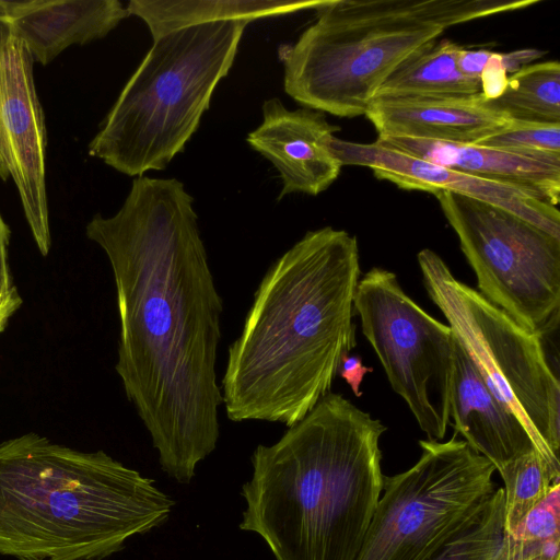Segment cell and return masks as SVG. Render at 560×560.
Returning <instances> with one entry per match:
<instances>
[{
    "label": "cell",
    "mask_w": 560,
    "mask_h": 560,
    "mask_svg": "<svg viewBox=\"0 0 560 560\" xmlns=\"http://www.w3.org/2000/svg\"><path fill=\"white\" fill-rule=\"evenodd\" d=\"M360 276L357 237L331 226L308 231L269 267L228 349L220 387L229 420L290 428L331 392L357 343Z\"/></svg>",
    "instance_id": "obj_2"
},
{
    "label": "cell",
    "mask_w": 560,
    "mask_h": 560,
    "mask_svg": "<svg viewBox=\"0 0 560 560\" xmlns=\"http://www.w3.org/2000/svg\"><path fill=\"white\" fill-rule=\"evenodd\" d=\"M425 290L485 383L523 424L536 450L560 470V383L542 336L521 327L456 279L432 249L417 255Z\"/></svg>",
    "instance_id": "obj_7"
},
{
    "label": "cell",
    "mask_w": 560,
    "mask_h": 560,
    "mask_svg": "<svg viewBox=\"0 0 560 560\" xmlns=\"http://www.w3.org/2000/svg\"><path fill=\"white\" fill-rule=\"evenodd\" d=\"M504 494L497 489L478 517L433 560H502Z\"/></svg>",
    "instance_id": "obj_23"
},
{
    "label": "cell",
    "mask_w": 560,
    "mask_h": 560,
    "mask_svg": "<svg viewBox=\"0 0 560 560\" xmlns=\"http://www.w3.org/2000/svg\"><path fill=\"white\" fill-rule=\"evenodd\" d=\"M560 485L516 529L504 533L502 560H560Z\"/></svg>",
    "instance_id": "obj_22"
},
{
    "label": "cell",
    "mask_w": 560,
    "mask_h": 560,
    "mask_svg": "<svg viewBox=\"0 0 560 560\" xmlns=\"http://www.w3.org/2000/svg\"><path fill=\"white\" fill-rule=\"evenodd\" d=\"M192 202L178 179L142 175L114 215L97 213L85 226L113 272L116 373L162 469L180 483L215 450L222 406L223 300Z\"/></svg>",
    "instance_id": "obj_1"
},
{
    "label": "cell",
    "mask_w": 560,
    "mask_h": 560,
    "mask_svg": "<svg viewBox=\"0 0 560 560\" xmlns=\"http://www.w3.org/2000/svg\"><path fill=\"white\" fill-rule=\"evenodd\" d=\"M22 298L15 287L8 293L0 295V332H2L11 316L22 305Z\"/></svg>",
    "instance_id": "obj_30"
},
{
    "label": "cell",
    "mask_w": 560,
    "mask_h": 560,
    "mask_svg": "<svg viewBox=\"0 0 560 560\" xmlns=\"http://www.w3.org/2000/svg\"><path fill=\"white\" fill-rule=\"evenodd\" d=\"M323 0H131L129 14L140 18L156 39L184 27L219 21H245L315 9Z\"/></svg>",
    "instance_id": "obj_19"
},
{
    "label": "cell",
    "mask_w": 560,
    "mask_h": 560,
    "mask_svg": "<svg viewBox=\"0 0 560 560\" xmlns=\"http://www.w3.org/2000/svg\"><path fill=\"white\" fill-rule=\"evenodd\" d=\"M34 62L0 2V176L12 178L35 244L46 256L51 246L47 131L34 81Z\"/></svg>",
    "instance_id": "obj_11"
},
{
    "label": "cell",
    "mask_w": 560,
    "mask_h": 560,
    "mask_svg": "<svg viewBox=\"0 0 560 560\" xmlns=\"http://www.w3.org/2000/svg\"><path fill=\"white\" fill-rule=\"evenodd\" d=\"M450 417L454 433H459L498 471L509 462L537 451L523 424L489 389L456 337Z\"/></svg>",
    "instance_id": "obj_16"
},
{
    "label": "cell",
    "mask_w": 560,
    "mask_h": 560,
    "mask_svg": "<svg viewBox=\"0 0 560 560\" xmlns=\"http://www.w3.org/2000/svg\"><path fill=\"white\" fill-rule=\"evenodd\" d=\"M337 129L322 112L290 110L277 97L264 102L262 122L246 141L278 170V200L295 192L316 196L337 179L341 164L330 148Z\"/></svg>",
    "instance_id": "obj_13"
},
{
    "label": "cell",
    "mask_w": 560,
    "mask_h": 560,
    "mask_svg": "<svg viewBox=\"0 0 560 560\" xmlns=\"http://www.w3.org/2000/svg\"><path fill=\"white\" fill-rule=\"evenodd\" d=\"M462 46L434 39L405 59L373 100L460 98L481 93L479 79L463 74L457 65Z\"/></svg>",
    "instance_id": "obj_18"
},
{
    "label": "cell",
    "mask_w": 560,
    "mask_h": 560,
    "mask_svg": "<svg viewBox=\"0 0 560 560\" xmlns=\"http://www.w3.org/2000/svg\"><path fill=\"white\" fill-rule=\"evenodd\" d=\"M539 0H323L278 56L284 91L305 108L352 118L410 55L450 27Z\"/></svg>",
    "instance_id": "obj_5"
},
{
    "label": "cell",
    "mask_w": 560,
    "mask_h": 560,
    "mask_svg": "<svg viewBox=\"0 0 560 560\" xmlns=\"http://www.w3.org/2000/svg\"><path fill=\"white\" fill-rule=\"evenodd\" d=\"M330 148L341 166H364L374 175L408 190H447L503 208L560 238V212L533 194L503 183L476 177L372 143L341 140Z\"/></svg>",
    "instance_id": "obj_12"
},
{
    "label": "cell",
    "mask_w": 560,
    "mask_h": 560,
    "mask_svg": "<svg viewBox=\"0 0 560 560\" xmlns=\"http://www.w3.org/2000/svg\"><path fill=\"white\" fill-rule=\"evenodd\" d=\"M174 501L103 451L25 433L0 442V555L101 560L163 524Z\"/></svg>",
    "instance_id": "obj_4"
},
{
    "label": "cell",
    "mask_w": 560,
    "mask_h": 560,
    "mask_svg": "<svg viewBox=\"0 0 560 560\" xmlns=\"http://www.w3.org/2000/svg\"><path fill=\"white\" fill-rule=\"evenodd\" d=\"M10 234V229L0 214V295L14 287L9 266Z\"/></svg>",
    "instance_id": "obj_28"
},
{
    "label": "cell",
    "mask_w": 560,
    "mask_h": 560,
    "mask_svg": "<svg viewBox=\"0 0 560 560\" xmlns=\"http://www.w3.org/2000/svg\"><path fill=\"white\" fill-rule=\"evenodd\" d=\"M247 24L211 22L153 39L102 120L89 154L128 176L164 170L198 129Z\"/></svg>",
    "instance_id": "obj_6"
},
{
    "label": "cell",
    "mask_w": 560,
    "mask_h": 560,
    "mask_svg": "<svg viewBox=\"0 0 560 560\" xmlns=\"http://www.w3.org/2000/svg\"><path fill=\"white\" fill-rule=\"evenodd\" d=\"M499 474L504 482V533L510 535L560 485V470L533 451L509 462Z\"/></svg>",
    "instance_id": "obj_21"
},
{
    "label": "cell",
    "mask_w": 560,
    "mask_h": 560,
    "mask_svg": "<svg viewBox=\"0 0 560 560\" xmlns=\"http://www.w3.org/2000/svg\"><path fill=\"white\" fill-rule=\"evenodd\" d=\"M376 144L476 177L522 188L552 206L560 196V153L511 151L404 137Z\"/></svg>",
    "instance_id": "obj_14"
},
{
    "label": "cell",
    "mask_w": 560,
    "mask_h": 560,
    "mask_svg": "<svg viewBox=\"0 0 560 560\" xmlns=\"http://www.w3.org/2000/svg\"><path fill=\"white\" fill-rule=\"evenodd\" d=\"M377 137L476 144L512 120L480 94L460 98L373 100L365 114Z\"/></svg>",
    "instance_id": "obj_15"
},
{
    "label": "cell",
    "mask_w": 560,
    "mask_h": 560,
    "mask_svg": "<svg viewBox=\"0 0 560 560\" xmlns=\"http://www.w3.org/2000/svg\"><path fill=\"white\" fill-rule=\"evenodd\" d=\"M509 77L502 61V54L492 51L480 74L481 95L485 100L498 98L504 92Z\"/></svg>",
    "instance_id": "obj_25"
},
{
    "label": "cell",
    "mask_w": 560,
    "mask_h": 560,
    "mask_svg": "<svg viewBox=\"0 0 560 560\" xmlns=\"http://www.w3.org/2000/svg\"><path fill=\"white\" fill-rule=\"evenodd\" d=\"M386 427L330 392L271 445L252 454L240 528L276 560H355L382 494Z\"/></svg>",
    "instance_id": "obj_3"
},
{
    "label": "cell",
    "mask_w": 560,
    "mask_h": 560,
    "mask_svg": "<svg viewBox=\"0 0 560 560\" xmlns=\"http://www.w3.org/2000/svg\"><path fill=\"white\" fill-rule=\"evenodd\" d=\"M456 435L419 441L417 463L384 477L355 560H433L478 517L495 468Z\"/></svg>",
    "instance_id": "obj_8"
},
{
    "label": "cell",
    "mask_w": 560,
    "mask_h": 560,
    "mask_svg": "<svg viewBox=\"0 0 560 560\" xmlns=\"http://www.w3.org/2000/svg\"><path fill=\"white\" fill-rule=\"evenodd\" d=\"M476 144L511 151L560 153V124L547 125L512 120L506 127Z\"/></svg>",
    "instance_id": "obj_24"
},
{
    "label": "cell",
    "mask_w": 560,
    "mask_h": 560,
    "mask_svg": "<svg viewBox=\"0 0 560 560\" xmlns=\"http://www.w3.org/2000/svg\"><path fill=\"white\" fill-rule=\"evenodd\" d=\"M432 195L475 271L478 292L524 329L558 326L560 238L491 203L460 194Z\"/></svg>",
    "instance_id": "obj_9"
},
{
    "label": "cell",
    "mask_w": 560,
    "mask_h": 560,
    "mask_svg": "<svg viewBox=\"0 0 560 560\" xmlns=\"http://www.w3.org/2000/svg\"><path fill=\"white\" fill-rule=\"evenodd\" d=\"M353 307L394 392L428 440H443L451 424L455 340L451 327L407 295L394 272L380 267L360 277Z\"/></svg>",
    "instance_id": "obj_10"
},
{
    "label": "cell",
    "mask_w": 560,
    "mask_h": 560,
    "mask_svg": "<svg viewBox=\"0 0 560 560\" xmlns=\"http://www.w3.org/2000/svg\"><path fill=\"white\" fill-rule=\"evenodd\" d=\"M15 34L35 62L46 66L72 45L105 37L124 19L118 0H0Z\"/></svg>",
    "instance_id": "obj_17"
},
{
    "label": "cell",
    "mask_w": 560,
    "mask_h": 560,
    "mask_svg": "<svg viewBox=\"0 0 560 560\" xmlns=\"http://www.w3.org/2000/svg\"><path fill=\"white\" fill-rule=\"evenodd\" d=\"M492 51L487 49L462 48L458 54L457 65L460 72L467 77L479 79Z\"/></svg>",
    "instance_id": "obj_27"
},
{
    "label": "cell",
    "mask_w": 560,
    "mask_h": 560,
    "mask_svg": "<svg viewBox=\"0 0 560 560\" xmlns=\"http://www.w3.org/2000/svg\"><path fill=\"white\" fill-rule=\"evenodd\" d=\"M489 105L511 120L560 124V63H530L509 77L504 92Z\"/></svg>",
    "instance_id": "obj_20"
},
{
    "label": "cell",
    "mask_w": 560,
    "mask_h": 560,
    "mask_svg": "<svg viewBox=\"0 0 560 560\" xmlns=\"http://www.w3.org/2000/svg\"><path fill=\"white\" fill-rule=\"evenodd\" d=\"M373 372L372 368L362 364V358L359 354L347 353L342 357L338 373L350 386L357 397L362 396L361 384L363 377Z\"/></svg>",
    "instance_id": "obj_26"
},
{
    "label": "cell",
    "mask_w": 560,
    "mask_h": 560,
    "mask_svg": "<svg viewBox=\"0 0 560 560\" xmlns=\"http://www.w3.org/2000/svg\"><path fill=\"white\" fill-rule=\"evenodd\" d=\"M0 175H1V170H0Z\"/></svg>",
    "instance_id": "obj_31"
},
{
    "label": "cell",
    "mask_w": 560,
    "mask_h": 560,
    "mask_svg": "<svg viewBox=\"0 0 560 560\" xmlns=\"http://www.w3.org/2000/svg\"><path fill=\"white\" fill-rule=\"evenodd\" d=\"M544 51L538 49H520L502 54V61L508 74H513L523 67L530 65L532 61L544 56Z\"/></svg>",
    "instance_id": "obj_29"
}]
</instances>
